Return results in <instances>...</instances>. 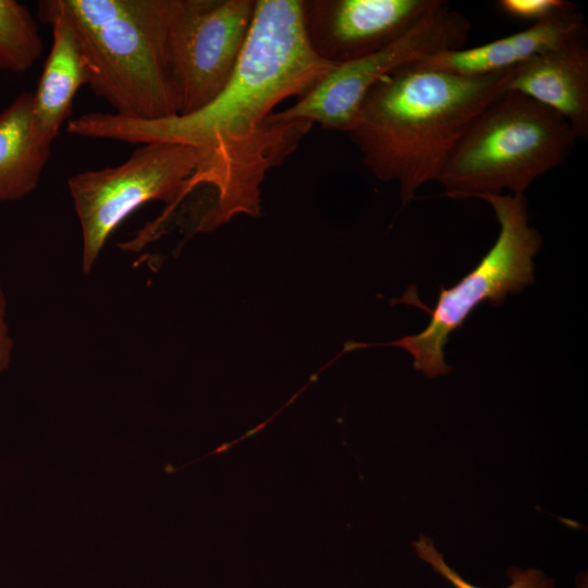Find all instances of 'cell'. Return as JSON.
<instances>
[{"label":"cell","instance_id":"9","mask_svg":"<svg viewBox=\"0 0 588 588\" xmlns=\"http://www.w3.org/2000/svg\"><path fill=\"white\" fill-rule=\"evenodd\" d=\"M442 0H303L304 26L315 53L339 64L394 41Z\"/></svg>","mask_w":588,"mask_h":588},{"label":"cell","instance_id":"10","mask_svg":"<svg viewBox=\"0 0 588 588\" xmlns=\"http://www.w3.org/2000/svg\"><path fill=\"white\" fill-rule=\"evenodd\" d=\"M507 90L561 115L577 139L588 137V47L586 33L513 69Z\"/></svg>","mask_w":588,"mask_h":588},{"label":"cell","instance_id":"3","mask_svg":"<svg viewBox=\"0 0 588 588\" xmlns=\"http://www.w3.org/2000/svg\"><path fill=\"white\" fill-rule=\"evenodd\" d=\"M176 0H42L82 48L87 86L112 113L132 120L180 114L170 56Z\"/></svg>","mask_w":588,"mask_h":588},{"label":"cell","instance_id":"14","mask_svg":"<svg viewBox=\"0 0 588 588\" xmlns=\"http://www.w3.org/2000/svg\"><path fill=\"white\" fill-rule=\"evenodd\" d=\"M42 52L37 21L28 8L16 0H0V70L26 72Z\"/></svg>","mask_w":588,"mask_h":588},{"label":"cell","instance_id":"8","mask_svg":"<svg viewBox=\"0 0 588 588\" xmlns=\"http://www.w3.org/2000/svg\"><path fill=\"white\" fill-rule=\"evenodd\" d=\"M254 10L255 0L175 1L169 40L180 114L200 109L223 89L245 45Z\"/></svg>","mask_w":588,"mask_h":588},{"label":"cell","instance_id":"16","mask_svg":"<svg viewBox=\"0 0 588 588\" xmlns=\"http://www.w3.org/2000/svg\"><path fill=\"white\" fill-rule=\"evenodd\" d=\"M497 4L504 14L511 17L537 22L573 3L563 0H500Z\"/></svg>","mask_w":588,"mask_h":588},{"label":"cell","instance_id":"1","mask_svg":"<svg viewBox=\"0 0 588 588\" xmlns=\"http://www.w3.org/2000/svg\"><path fill=\"white\" fill-rule=\"evenodd\" d=\"M334 64L311 49L302 0H255L252 25L223 89L200 109L160 120H132L89 112L68 121L70 134L126 144L169 142L199 154L187 198L207 194L197 231H210L236 215L258 217L260 187L272 168L298 147L313 124L284 120L274 108L299 98Z\"/></svg>","mask_w":588,"mask_h":588},{"label":"cell","instance_id":"13","mask_svg":"<svg viewBox=\"0 0 588 588\" xmlns=\"http://www.w3.org/2000/svg\"><path fill=\"white\" fill-rule=\"evenodd\" d=\"M52 142L36 123L32 91L20 93L0 111V201L19 200L36 189Z\"/></svg>","mask_w":588,"mask_h":588},{"label":"cell","instance_id":"12","mask_svg":"<svg viewBox=\"0 0 588 588\" xmlns=\"http://www.w3.org/2000/svg\"><path fill=\"white\" fill-rule=\"evenodd\" d=\"M40 22L51 27L52 42L33 94V112L40 131L51 140L72 113L78 89L88 76L82 48L69 23L38 2Z\"/></svg>","mask_w":588,"mask_h":588},{"label":"cell","instance_id":"11","mask_svg":"<svg viewBox=\"0 0 588 588\" xmlns=\"http://www.w3.org/2000/svg\"><path fill=\"white\" fill-rule=\"evenodd\" d=\"M586 33L584 16L575 4L534 22L531 26L473 48L438 53L420 65L464 76H479L511 70L535 56L556 49Z\"/></svg>","mask_w":588,"mask_h":588},{"label":"cell","instance_id":"17","mask_svg":"<svg viewBox=\"0 0 588 588\" xmlns=\"http://www.w3.org/2000/svg\"><path fill=\"white\" fill-rule=\"evenodd\" d=\"M12 346L13 343L9 335L5 322V297L0 286V372L3 371L10 363Z\"/></svg>","mask_w":588,"mask_h":588},{"label":"cell","instance_id":"4","mask_svg":"<svg viewBox=\"0 0 588 588\" xmlns=\"http://www.w3.org/2000/svg\"><path fill=\"white\" fill-rule=\"evenodd\" d=\"M577 137L561 115L507 90L468 124L443 161L436 181L453 199L482 198L525 189L560 166Z\"/></svg>","mask_w":588,"mask_h":588},{"label":"cell","instance_id":"5","mask_svg":"<svg viewBox=\"0 0 588 588\" xmlns=\"http://www.w3.org/2000/svg\"><path fill=\"white\" fill-rule=\"evenodd\" d=\"M481 199L493 209L500 224L499 236L480 262L455 285L440 287L437 305L427 309L431 319L415 335L384 344L407 351L414 368L428 378L443 376L451 369L444 362V345L483 302L497 306L507 294H516L534 282V256L541 237L528 223L524 194L487 195Z\"/></svg>","mask_w":588,"mask_h":588},{"label":"cell","instance_id":"2","mask_svg":"<svg viewBox=\"0 0 588 588\" xmlns=\"http://www.w3.org/2000/svg\"><path fill=\"white\" fill-rule=\"evenodd\" d=\"M513 69L479 76L418 62L395 69L368 90L348 133L363 163L378 180L396 182L406 205L436 181L471 120L507 91Z\"/></svg>","mask_w":588,"mask_h":588},{"label":"cell","instance_id":"6","mask_svg":"<svg viewBox=\"0 0 588 588\" xmlns=\"http://www.w3.org/2000/svg\"><path fill=\"white\" fill-rule=\"evenodd\" d=\"M199 162L196 149L169 142L140 144L122 163L78 172L68 180L82 233V264L87 273L113 231L140 206L160 200L155 230L187 198Z\"/></svg>","mask_w":588,"mask_h":588},{"label":"cell","instance_id":"7","mask_svg":"<svg viewBox=\"0 0 588 588\" xmlns=\"http://www.w3.org/2000/svg\"><path fill=\"white\" fill-rule=\"evenodd\" d=\"M470 27L466 16L442 1L383 48L334 64L294 105L278 111V115L350 133L357 121L360 105L375 83L405 64L463 48Z\"/></svg>","mask_w":588,"mask_h":588},{"label":"cell","instance_id":"15","mask_svg":"<svg viewBox=\"0 0 588 588\" xmlns=\"http://www.w3.org/2000/svg\"><path fill=\"white\" fill-rule=\"evenodd\" d=\"M413 547L418 558L428 563L434 572L440 574L454 588H478L462 578L457 572L445 563L443 555L437 551L429 538L420 535L419 539L413 542ZM507 574L512 583L506 588H553V580L536 568L511 567Z\"/></svg>","mask_w":588,"mask_h":588}]
</instances>
